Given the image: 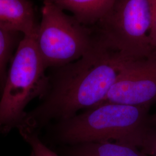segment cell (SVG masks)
I'll return each instance as SVG.
<instances>
[{"label":"cell","mask_w":156,"mask_h":156,"mask_svg":"<svg viewBox=\"0 0 156 156\" xmlns=\"http://www.w3.org/2000/svg\"><path fill=\"white\" fill-rule=\"evenodd\" d=\"M95 34L94 44L79 59L54 68L42 102L27 113L18 128L37 132L50 121H62L104 101L128 60Z\"/></svg>","instance_id":"obj_1"},{"label":"cell","mask_w":156,"mask_h":156,"mask_svg":"<svg viewBox=\"0 0 156 156\" xmlns=\"http://www.w3.org/2000/svg\"><path fill=\"white\" fill-rule=\"evenodd\" d=\"M154 102H156V51L147 57L129 59L101 104L151 106Z\"/></svg>","instance_id":"obj_6"},{"label":"cell","mask_w":156,"mask_h":156,"mask_svg":"<svg viewBox=\"0 0 156 156\" xmlns=\"http://www.w3.org/2000/svg\"><path fill=\"white\" fill-rule=\"evenodd\" d=\"M151 123L153 124V126H156V114L154 116L151 117Z\"/></svg>","instance_id":"obj_14"},{"label":"cell","mask_w":156,"mask_h":156,"mask_svg":"<svg viewBox=\"0 0 156 156\" xmlns=\"http://www.w3.org/2000/svg\"><path fill=\"white\" fill-rule=\"evenodd\" d=\"M151 5V24L150 41L153 49L156 51V0H149Z\"/></svg>","instance_id":"obj_13"},{"label":"cell","mask_w":156,"mask_h":156,"mask_svg":"<svg viewBox=\"0 0 156 156\" xmlns=\"http://www.w3.org/2000/svg\"><path fill=\"white\" fill-rule=\"evenodd\" d=\"M38 26L29 0H0L1 27L15 33L30 35L35 34Z\"/></svg>","instance_id":"obj_7"},{"label":"cell","mask_w":156,"mask_h":156,"mask_svg":"<svg viewBox=\"0 0 156 156\" xmlns=\"http://www.w3.org/2000/svg\"><path fill=\"white\" fill-rule=\"evenodd\" d=\"M35 34L23 35L12 59L0 99V134L18 128L28 103L44 94L48 78Z\"/></svg>","instance_id":"obj_3"},{"label":"cell","mask_w":156,"mask_h":156,"mask_svg":"<svg viewBox=\"0 0 156 156\" xmlns=\"http://www.w3.org/2000/svg\"><path fill=\"white\" fill-rule=\"evenodd\" d=\"M146 154L156 156V127L152 126L143 136L138 146Z\"/></svg>","instance_id":"obj_12"},{"label":"cell","mask_w":156,"mask_h":156,"mask_svg":"<svg viewBox=\"0 0 156 156\" xmlns=\"http://www.w3.org/2000/svg\"><path fill=\"white\" fill-rule=\"evenodd\" d=\"M35 38L45 68H56L83 56L94 45L95 34L55 4L44 2Z\"/></svg>","instance_id":"obj_5"},{"label":"cell","mask_w":156,"mask_h":156,"mask_svg":"<svg viewBox=\"0 0 156 156\" xmlns=\"http://www.w3.org/2000/svg\"><path fill=\"white\" fill-rule=\"evenodd\" d=\"M19 131L30 145L32 156H60L41 141L36 132L23 129H20Z\"/></svg>","instance_id":"obj_11"},{"label":"cell","mask_w":156,"mask_h":156,"mask_svg":"<svg viewBox=\"0 0 156 156\" xmlns=\"http://www.w3.org/2000/svg\"><path fill=\"white\" fill-rule=\"evenodd\" d=\"M149 0H115L93 28L108 47L129 58H142L154 53L150 41Z\"/></svg>","instance_id":"obj_4"},{"label":"cell","mask_w":156,"mask_h":156,"mask_svg":"<svg viewBox=\"0 0 156 156\" xmlns=\"http://www.w3.org/2000/svg\"><path fill=\"white\" fill-rule=\"evenodd\" d=\"M115 0H59L55 3L73 13L84 26L93 27L109 11Z\"/></svg>","instance_id":"obj_8"},{"label":"cell","mask_w":156,"mask_h":156,"mask_svg":"<svg viewBox=\"0 0 156 156\" xmlns=\"http://www.w3.org/2000/svg\"><path fill=\"white\" fill-rule=\"evenodd\" d=\"M15 34L0 26V93L5 82L7 64L15 45Z\"/></svg>","instance_id":"obj_10"},{"label":"cell","mask_w":156,"mask_h":156,"mask_svg":"<svg viewBox=\"0 0 156 156\" xmlns=\"http://www.w3.org/2000/svg\"><path fill=\"white\" fill-rule=\"evenodd\" d=\"M68 156H149L134 145L110 141L71 145Z\"/></svg>","instance_id":"obj_9"},{"label":"cell","mask_w":156,"mask_h":156,"mask_svg":"<svg viewBox=\"0 0 156 156\" xmlns=\"http://www.w3.org/2000/svg\"><path fill=\"white\" fill-rule=\"evenodd\" d=\"M149 108L104 102L57 122L56 135L70 145L110 141L138 147L153 126Z\"/></svg>","instance_id":"obj_2"},{"label":"cell","mask_w":156,"mask_h":156,"mask_svg":"<svg viewBox=\"0 0 156 156\" xmlns=\"http://www.w3.org/2000/svg\"><path fill=\"white\" fill-rule=\"evenodd\" d=\"M58 1H59V0H44V2H51V3H54V4H55Z\"/></svg>","instance_id":"obj_15"}]
</instances>
